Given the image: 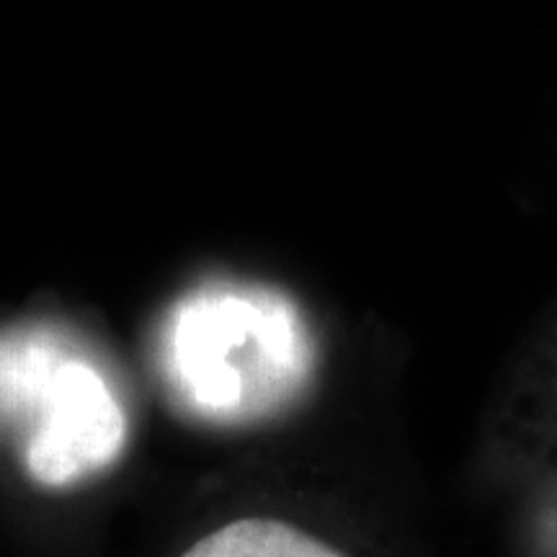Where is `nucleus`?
<instances>
[{
  "label": "nucleus",
  "instance_id": "nucleus-1",
  "mask_svg": "<svg viewBox=\"0 0 557 557\" xmlns=\"http://www.w3.org/2000/svg\"><path fill=\"white\" fill-rule=\"evenodd\" d=\"M160 341L173 395L209 421L274 413L310 377V336L295 305L253 284H212L181 297Z\"/></svg>",
  "mask_w": 557,
  "mask_h": 557
},
{
  "label": "nucleus",
  "instance_id": "nucleus-2",
  "mask_svg": "<svg viewBox=\"0 0 557 557\" xmlns=\"http://www.w3.org/2000/svg\"><path fill=\"white\" fill-rule=\"evenodd\" d=\"M34 418L26 470L60 487L109 468L127 438V416L109 382L47 333L0 338V410Z\"/></svg>",
  "mask_w": 557,
  "mask_h": 557
},
{
  "label": "nucleus",
  "instance_id": "nucleus-3",
  "mask_svg": "<svg viewBox=\"0 0 557 557\" xmlns=\"http://www.w3.org/2000/svg\"><path fill=\"white\" fill-rule=\"evenodd\" d=\"M181 557H344L302 529L274 519H240L207 534Z\"/></svg>",
  "mask_w": 557,
  "mask_h": 557
}]
</instances>
